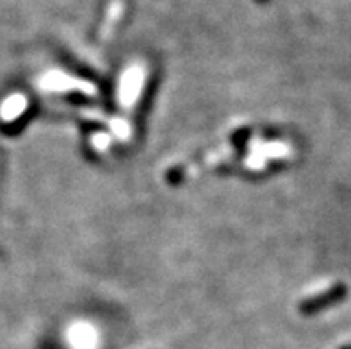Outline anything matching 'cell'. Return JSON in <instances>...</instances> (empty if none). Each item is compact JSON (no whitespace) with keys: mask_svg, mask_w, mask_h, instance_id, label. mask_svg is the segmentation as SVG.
<instances>
[{"mask_svg":"<svg viewBox=\"0 0 351 349\" xmlns=\"http://www.w3.org/2000/svg\"><path fill=\"white\" fill-rule=\"evenodd\" d=\"M348 289L344 287L343 283H339V285H334L332 289H328L326 292H321L317 296L308 298L307 301H303L302 305H300V310H302L303 314H317L319 310L326 309V306H332L339 301H343L346 298Z\"/></svg>","mask_w":351,"mask_h":349,"instance_id":"cell-1","label":"cell"}]
</instances>
